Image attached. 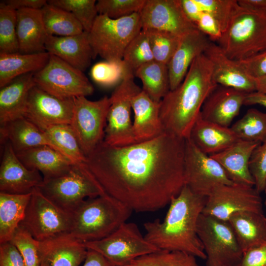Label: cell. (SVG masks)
<instances>
[{
    "label": "cell",
    "mask_w": 266,
    "mask_h": 266,
    "mask_svg": "<svg viewBox=\"0 0 266 266\" xmlns=\"http://www.w3.org/2000/svg\"><path fill=\"white\" fill-rule=\"evenodd\" d=\"M185 148V139L166 132L126 146L103 141L85 164L107 195L133 211L152 212L184 186Z\"/></svg>",
    "instance_id": "obj_1"
},
{
    "label": "cell",
    "mask_w": 266,
    "mask_h": 266,
    "mask_svg": "<svg viewBox=\"0 0 266 266\" xmlns=\"http://www.w3.org/2000/svg\"><path fill=\"white\" fill-rule=\"evenodd\" d=\"M206 200L185 185L170 200L163 221L156 219L144 224L145 238L159 250L183 252L205 260L197 224Z\"/></svg>",
    "instance_id": "obj_2"
},
{
    "label": "cell",
    "mask_w": 266,
    "mask_h": 266,
    "mask_svg": "<svg viewBox=\"0 0 266 266\" xmlns=\"http://www.w3.org/2000/svg\"><path fill=\"white\" fill-rule=\"evenodd\" d=\"M217 86L211 63L204 54L199 56L181 83L160 102V119L165 132L185 139L189 138L204 101Z\"/></svg>",
    "instance_id": "obj_3"
},
{
    "label": "cell",
    "mask_w": 266,
    "mask_h": 266,
    "mask_svg": "<svg viewBox=\"0 0 266 266\" xmlns=\"http://www.w3.org/2000/svg\"><path fill=\"white\" fill-rule=\"evenodd\" d=\"M133 211L107 194L87 199L71 213L69 233L83 243L102 239L126 222Z\"/></svg>",
    "instance_id": "obj_4"
},
{
    "label": "cell",
    "mask_w": 266,
    "mask_h": 266,
    "mask_svg": "<svg viewBox=\"0 0 266 266\" xmlns=\"http://www.w3.org/2000/svg\"><path fill=\"white\" fill-rule=\"evenodd\" d=\"M217 44L228 57L236 61L266 50V10L240 6Z\"/></svg>",
    "instance_id": "obj_5"
},
{
    "label": "cell",
    "mask_w": 266,
    "mask_h": 266,
    "mask_svg": "<svg viewBox=\"0 0 266 266\" xmlns=\"http://www.w3.org/2000/svg\"><path fill=\"white\" fill-rule=\"evenodd\" d=\"M37 188L70 213L85 200L106 194L85 163L74 164L63 174L43 180Z\"/></svg>",
    "instance_id": "obj_6"
},
{
    "label": "cell",
    "mask_w": 266,
    "mask_h": 266,
    "mask_svg": "<svg viewBox=\"0 0 266 266\" xmlns=\"http://www.w3.org/2000/svg\"><path fill=\"white\" fill-rule=\"evenodd\" d=\"M139 13L118 19L99 14L88 33L94 59L120 63L127 47L141 31Z\"/></svg>",
    "instance_id": "obj_7"
},
{
    "label": "cell",
    "mask_w": 266,
    "mask_h": 266,
    "mask_svg": "<svg viewBox=\"0 0 266 266\" xmlns=\"http://www.w3.org/2000/svg\"><path fill=\"white\" fill-rule=\"evenodd\" d=\"M197 232L206 258V266H238L243 255L228 221L201 213Z\"/></svg>",
    "instance_id": "obj_8"
},
{
    "label": "cell",
    "mask_w": 266,
    "mask_h": 266,
    "mask_svg": "<svg viewBox=\"0 0 266 266\" xmlns=\"http://www.w3.org/2000/svg\"><path fill=\"white\" fill-rule=\"evenodd\" d=\"M134 77L126 72L110 97L103 140L108 145L123 146L137 143L131 118L132 100L142 89L135 83Z\"/></svg>",
    "instance_id": "obj_9"
},
{
    "label": "cell",
    "mask_w": 266,
    "mask_h": 266,
    "mask_svg": "<svg viewBox=\"0 0 266 266\" xmlns=\"http://www.w3.org/2000/svg\"><path fill=\"white\" fill-rule=\"evenodd\" d=\"M83 243L116 266H127L138 257L160 250L146 240L136 224L127 222L108 236Z\"/></svg>",
    "instance_id": "obj_10"
},
{
    "label": "cell",
    "mask_w": 266,
    "mask_h": 266,
    "mask_svg": "<svg viewBox=\"0 0 266 266\" xmlns=\"http://www.w3.org/2000/svg\"><path fill=\"white\" fill-rule=\"evenodd\" d=\"M71 213L63 209L37 188L32 192L25 217L19 225L39 241L69 233Z\"/></svg>",
    "instance_id": "obj_11"
},
{
    "label": "cell",
    "mask_w": 266,
    "mask_h": 266,
    "mask_svg": "<svg viewBox=\"0 0 266 266\" xmlns=\"http://www.w3.org/2000/svg\"><path fill=\"white\" fill-rule=\"evenodd\" d=\"M34 80L37 87L61 99L87 97L94 91L83 71L51 54L46 65L34 73Z\"/></svg>",
    "instance_id": "obj_12"
},
{
    "label": "cell",
    "mask_w": 266,
    "mask_h": 266,
    "mask_svg": "<svg viewBox=\"0 0 266 266\" xmlns=\"http://www.w3.org/2000/svg\"><path fill=\"white\" fill-rule=\"evenodd\" d=\"M110 97L97 100L86 97L74 98V108L70 125L86 157L104 140Z\"/></svg>",
    "instance_id": "obj_13"
},
{
    "label": "cell",
    "mask_w": 266,
    "mask_h": 266,
    "mask_svg": "<svg viewBox=\"0 0 266 266\" xmlns=\"http://www.w3.org/2000/svg\"><path fill=\"white\" fill-rule=\"evenodd\" d=\"M184 180L194 193L205 197L219 186L234 183L221 165L189 138L185 139Z\"/></svg>",
    "instance_id": "obj_14"
},
{
    "label": "cell",
    "mask_w": 266,
    "mask_h": 266,
    "mask_svg": "<svg viewBox=\"0 0 266 266\" xmlns=\"http://www.w3.org/2000/svg\"><path fill=\"white\" fill-rule=\"evenodd\" d=\"M245 211L263 212L260 193L254 186L234 183L216 187L207 197L202 213L228 221Z\"/></svg>",
    "instance_id": "obj_15"
},
{
    "label": "cell",
    "mask_w": 266,
    "mask_h": 266,
    "mask_svg": "<svg viewBox=\"0 0 266 266\" xmlns=\"http://www.w3.org/2000/svg\"><path fill=\"white\" fill-rule=\"evenodd\" d=\"M142 29H154L182 36L198 29L185 14L181 0H146L139 12Z\"/></svg>",
    "instance_id": "obj_16"
},
{
    "label": "cell",
    "mask_w": 266,
    "mask_h": 266,
    "mask_svg": "<svg viewBox=\"0 0 266 266\" xmlns=\"http://www.w3.org/2000/svg\"><path fill=\"white\" fill-rule=\"evenodd\" d=\"M73 108L74 98H59L35 85L30 92L24 117L43 131L52 126L70 124Z\"/></svg>",
    "instance_id": "obj_17"
},
{
    "label": "cell",
    "mask_w": 266,
    "mask_h": 266,
    "mask_svg": "<svg viewBox=\"0 0 266 266\" xmlns=\"http://www.w3.org/2000/svg\"><path fill=\"white\" fill-rule=\"evenodd\" d=\"M0 166V192L27 194L38 187L43 177L36 170L26 167L8 141L4 143Z\"/></svg>",
    "instance_id": "obj_18"
},
{
    "label": "cell",
    "mask_w": 266,
    "mask_h": 266,
    "mask_svg": "<svg viewBox=\"0 0 266 266\" xmlns=\"http://www.w3.org/2000/svg\"><path fill=\"white\" fill-rule=\"evenodd\" d=\"M204 54L212 64L213 79L218 85L246 94L256 91L254 78L238 61L228 57L218 44L211 41Z\"/></svg>",
    "instance_id": "obj_19"
},
{
    "label": "cell",
    "mask_w": 266,
    "mask_h": 266,
    "mask_svg": "<svg viewBox=\"0 0 266 266\" xmlns=\"http://www.w3.org/2000/svg\"><path fill=\"white\" fill-rule=\"evenodd\" d=\"M210 42L198 29L181 37L178 46L167 64L170 90L181 83L194 61L204 53Z\"/></svg>",
    "instance_id": "obj_20"
},
{
    "label": "cell",
    "mask_w": 266,
    "mask_h": 266,
    "mask_svg": "<svg viewBox=\"0 0 266 266\" xmlns=\"http://www.w3.org/2000/svg\"><path fill=\"white\" fill-rule=\"evenodd\" d=\"M88 249L69 233L39 242L40 266H79Z\"/></svg>",
    "instance_id": "obj_21"
},
{
    "label": "cell",
    "mask_w": 266,
    "mask_h": 266,
    "mask_svg": "<svg viewBox=\"0 0 266 266\" xmlns=\"http://www.w3.org/2000/svg\"><path fill=\"white\" fill-rule=\"evenodd\" d=\"M247 94L220 85L210 93L201 109L204 120L229 127L244 105Z\"/></svg>",
    "instance_id": "obj_22"
},
{
    "label": "cell",
    "mask_w": 266,
    "mask_h": 266,
    "mask_svg": "<svg viewBox=\"0 0 266 266\" xmlns=\"http://www.w3.org/2000/svg\"><path fill=\"white\" fill-rule=\"evenodd\" d=\"M45 51L75 68L84 72L94 59L89 42L88 33L66 36L48 35L45 45Z\"/></svg>",
    "instance_id": "obj_23"
},
{
    "label": "cell",
    "mask_w": 266,
    "mask_h": 266,
    "mask_svg": "<svg viewBox=\"0 0 266 266\" xmlns=\"http://www.w3.org/2000/svg\"><path fill=\"white\" fill-rule=\"evenodd\" d=\"M260 143L239 139L223 151L209 156L221 165L233 183L254 187L249 161L252 152Z\"/></svg>",
    "instance_id": "obj_24"
},
{
    "label": "cell",
    "mask_w": 266,
    "mask_h": 266,
    "mask_svg": "<svg viewBox=\"0 0 266 266\" xmlns=\"http://www.w3.org/2000/svg\"><path fill=\"white\" fill-rule=\"evenodd\" d=\"M133 129L137 143L154 139L165 132L160 119V102L141 90L132 100Z\"/></svg>",
    "instance_id": "obj_25"
},
{
    "label": "cell",
    "mask_w": 266,
    "mask_h": 266,
    "mask_svg": "<svg viewBox=\"0 0 266 266\" xmlns=\"http://www.w3.org/2000/svg\"><path fill=\"white\" fill-rule=\"evenodd\" d=\"M35 85L34 73H30L0 88V126L24 117L30 92Z\"/></svg>",
    "instance_id": "obj_26"
},
{
    "label": "cell",
    "mask_w": 266,
    "mask_h": 266,
    "mask_svg": "<svg viewBox=\"0 0 266 266\" xmlns=\"http://www.w3.org/2000/svg\"><path fill=\"white\" fill-rule=\"evenodd\" d=\"M15 153L26 167L41 173L43 180L63 174L74 164L62 153L47 145L34 147Z\"/></svg>",
    "instance_id": "obj_27"
},
{
    "label": "cell",
    "mask_w": 266,
    "mask_h": 266,
    "mask_svg": "<svg viewBox=\"0 0 266 266\" xmlns=\"http://www.w3.org/2000/svg\"><path fill=\"white\" fill-rule=\"evenodd\" d=\"M16 31L19 52L35 53L45 52L48 36L40 9L16 10Z\"/></svg>",
    "instance_id": "obj_28"
},
{
    "label": "cell",
    "mask_w": 266,
    "mask_h": 266,
    "mask_svg": "<svg viewBox=\"0 0 266 266\" xmlns=\"http://www.w3.org/2000/svg\"><path fill=\"white\" fill-rule=\"evenodd\" d=\"M189 138L208 155L221 152L240 139L231 128L204 120L200 114L192 129Z\"/></svg>",
    "instance_id": "obj_29"
},
{
    "label": "cell",
    "mask_w": 266,
    "mask_h": 266,
    "mask_svg": "<svg viewBox=\"0 0 266 266\" xmlns=\"http://www.w3.org/2000/svg\"><path fill=\"white\" fill-rule=\"evenodd\" d=\"M0 133L1 143L9 142L15 152L43 145L57 150L45 133L25 117L0 126Z\"/></svg>",
    "instance_id": "obj_30"
},
{
    "label": "cell",
    "mask_w": 266,
    "mask_h": 266,
    "mask_svg": "<svg viewBox=\"0 0 266 266\" xmlns=\"http://www.w3.org/2000/svg\"><path fill=\"white\" fill-rule=\"evenodd\" d=\"M243 253L266 243V217L263 212L245 211L228 220Z\"/></svg>",
    "instance_id": "obj_31"
},
{
    "label": "cell",
    "mask_w": 266,
    "mask_h": 266,
    "mask_svg": "<svg viewBox=\"0 0 266 266\" xmlns=\"http://www.w3.org/2000/svg\"><path fill=\"white\" fill-rule=\"evenodd\" d=\"M50 54L35 53H0V88L15 78L30 73H35L47 63Z\"/></svg>",
    "instance_id": "obj_32"
},
{
    "label": "cell",
    "mask_w": 266,
    "mask_h": 266,
    "mask_svg": "<svg viewBox=\"0 0 266 266\" xmlns=\"http://www.w3.org/2000/svg\"><path fill=\"white\" fill-rule=\"evenodd\" d=\"M31 194L0 192V244L11 240L25 217Z\"/></svg>",
    "instance_id": "obj_33"
},
{
    "label": "cell",
    "mask_w": 266,
    "mask_h": 266,
    "mask_svg": "<svg viewBox=\"0 0 266 266\" xmlns=\"http://www.w3.org/2000/svg\"><path fill=\"white\" fill-rule=\"evenodd\" d=\"M134 76L141 80L142 90L157 102H160L170 90L166 64L153 61L137 69Z\"/></svg>",
    "instance_id": "obj_34"
},
{
    "label": "cell",
    "mask_w": 266,
    "mask_h": 266,
    "mask_svg": "<svg viewBox=\"0 0 266 266\" xmlns=\"http://www.w3.org/2000/svg\"><path fill=\"white\" fill-rule=\"evenodd\" d=\"M40 10L48 35L70 36L84 31L82 26L75 17L62 8L47 2Z\"/></svg>",
    "instance_id": "obj_35"
},
{
    "label": "cell",
    "mask_w": 266,
    "mask_h": 266,
    "mask_svg": "<svg viewBox=\"0 0 266 266\" xmlns=\"http://www.w3.org/2000/svg\"><path fill=\"white\" fill-rule=\"evenodd\" d=\"M43 132L55 148L74 164L85 163L86 157L69 124L52 126Z\"/></svg>",
    "instance_id": "obj_36"
},
{
    "label": "cell",
    "mask_w": 266,
    "mask_h": 266,
    "mask_svg": "<svg viewBox=\"0 0 266 266\" xmlns=\"http://www.w3.org/2000/svg\"><path fill=\"white\" fill-rule=\"evenodd\" d=\"M231 128L240 139L262 143L266 140V112L250 108Z\"/></svg>",
    "instance_id": "obj_37"
},
{
    "label": "cell",
    "mask_w": 266,
    "mask_h": 266,
    "mask_svg": "<svg viewBox=\"0 0 266 266\" xmlns=\"http://www.w3.org/2000/svg\"><path fill=\"white\" fill-rule=\"evenodd\" d=\"M153 61L154 57L146 33L142 29L125 49L123 63L126 72L134 75L137 69Z\"/></svg>",
    "instance_id": "obj_38"
},
{
    "label": "cell",
    "mask_w": 266,
    "mask_h": 266,
    "mask_svg": "<svg viewBox=\"0 0 266 266\" xmlns=\"http://www.w3.org/2000/svg\"><path fill=\"white\" fill-rule=\"evenodd\" d=\"M196 258L183 252L160 250L138 257L127 266H200Z\"/></svg>",
    "instance_id": "obj_39"
},
{
    "label": "cell",
    "mask_w": 266,
    "mask_h": 266,
    "mask_svg": "<svg viewBox=\"0 0 266 266\" xmlns=\"http://www.w3.org/2000/svg\"><path fill=\"white\" fill-rule=\"evenodd\" d=\"M143 30L146 33L154 60L167 65L178 46L181 36L163 31Z\"/></svg>",
    "instance_id": "obj_40"
},
{
    "label": "cell",
    "mask_w": 266,
    "mask_h": 266,
    "mask_svg": "<svg viewBox=\"0 0 266 266\" xmlns=\"http://www.w3.org/2000/svg\"><path fill=\"white\" fill-rule=\"evenodd\" d=\"M47 2L71 13L88 33L99 15L95 0H49Z\"/></svg>",
    "instance_id": "obj_41"
},
{
    "label": "cell",
    "mask_w": 266,
    "mask_h": 266,
    "mask_svg": "<svg viewBox=\"0 0 266 266\" xmlns=\"http://www.w3.org/2000/svg\"><path fill=\"white\" fill-rule=\"evenodd\" d=\"M16 10L0 3V53L19 52Z\"/></svg>",
    "instance_id": "obj_42"
},
{
    "label": "cell",
    "mask_w": 266,
    "mask_h": 266,
    "mask_svg": "<svg viewBox=\"0 0 266 266\" xmlns=\"http://www.w3.org/2000/svg\"><path fill=\"white\" fill-rule=\"evenodd\" d=\"M203 12L211 15L222 32L228 28L240 5L236 0H196ZM223 34V33H222Z\"/></svg>",
    "instance_id": "obj_43"
},
{
    "label": "cell",
    "mask_w": 266,
    "mask_h": 266,
    "mask_svg": "<svg viewBox=\"0 0 266 266\" xmlns=\"http://www.w3.org/2000/svg\"><path fill=\"white\" fill-rule=\"evenodd\" d=\"M22 256L25 266H40L39 242L25 228L19 225L11 240Z\"/></svg>",
    "instance_id": "obj_44"
},
{
    "label": "cell",
    "mask_w": 266,
    "mask_h": 266,
    "mask_svg": "<svg viewBox=\"0 0 266 266\" xmlns=\"http://www.w3.org/2000/svg\"><path fill=\"white\" fill-rule=\"evenodd\" d=\"M126 73L123 62L118 63L105 60L95 64L90 71V75L94 81L104 87L118 85Z\"/></svg>",
    "instance_id": "obj_45"
},
{
    "label": "cell",
    "mask_w": 266,
    "mask_h": 266,
    "mask_svg": "<svg viewBox=\"0 0 266 266\" xmlns=\"http://www.w3.org/2000/svg\"><path fill=\"white\" fill-rule=\"evenodd\" d=\"M146 0H99L96 3L99 14L118 19L139 13Z\"/></svg>",
    "instance_id": "obj_46"
},
{
    "label": "cell",
    "mask_w": 266,
    "mask_h": 266,
    "mask_svg": "<svg viewBox=\"0 0 266 266\" xmlns=\"http://www.w3.org/2000/svg\"><path fill=\"white\" fill-rule=\"evenodd\" d=\"M249 169L255 182L254 187L261 193L266 182V140L254 149L249 161Z\"/></svg>",
    "instance_id": "obj_47"
},
{
    "label": "cell",
    "mask_w": 266,
    "mask_h": 266,
    "mask_svg": "<svg viewBox=\"0 0 266 266\" xmlns=\"http://www.w3.org/2000/svg\"><path fill=\"white\" fill-rule=\"evenodd\" d=\"M238 61L253 78L266 75V50L248 59Z\"/></svg>",
    "instance_id": "obj_48"
},
{
    "label": "cell",
    "mask_w": 266,
    "mask_h": 266,
    "mask_svg": "<svg viewBox=\"0 0 266 266\" xmlns=\"http://www.w3.org/2000/svg\"><path fill=\"white\" fill-rule=\"evenodd\" d=\"M196 26L198 29L213 42L217 43L222 35L218 23L211 15L205 12L202 13Z\"/></svg>",
    "instance_id": "obj_49"
},
{
    "label": "cell",
    "mask_w": 266,
    "mask_h": 266,
    "mask_svg": "<svg viewBox=\"0 0 266 266\" xmlns=\"http://www.w3.org/2000/svg\"><path fill=\"white\" fill-rule=\"evenodd\" d=\"M0 266H25L22 256L10 241L0 244Z\"/></svg>",
    "instance_id": "obj_50"
},
{
    "label": "cell",
    "mask_w": 266,
    "mask_h": 266,
    "mask_svg": "<svg viewBox=\"0 0 266 266\" xmlns=\"http://www.w3.org/2000/svg\"><path fill=\"white\" fill-rule=\"evenodd\" d=\"M238 266H266V243L244 251Z\"/></svg>",
    "instance_id": "obj_51"
},
{
    "label": "cell",
    "mask_w": 266,
    "mask_h": 266,
    "mask_svg": "<svg viewBox=\"0 0 266 266\" xmlns=\"http://www.w3.org/2000/svg\"><path fill=\"white\" fill-rule=\"evenodd\" d=\"M7 7L15 10L21 9H41L47 1L45 0H6L1 1Z\"/></svg>",
    "instance_id": "obj_52"
},
{
    "label": "cell",
    "mask_w": 266,
    "mask_h": 266,
    "mask_svg": "<svg viewBox=\"0 0 266 266\" xmlns=\"http://www.w3.org/2000/svg\"><path fill=\"white\" fill-rule=\"evenodd\" d=\"M183 9L187 17L194 24L198 21L203 12L196 0H181Z\"/></svg>",
    "instance_id": "obj_53"
},
{
    "label": "cell",
    "mask_w": 266,
    "mask_h": 266,
    "mask_svg": "<svg viewBox=\"0 0 266 266\" xmlns=\"http://www.w3.org/2000/svg\"><path fill=\"white\" fill-rule=\"evenodd\" d=\"M82 266H116L102 255L94 250L88 249Z\"/></svg>",
    "instance_id": "obj_54"
},
{
    "label": "cell",
    "mask_w": 266,
    "mask_h": 266,
    "mask_svg": "<svg viewBox=\"0 0 266 266\" xmlns=\"http://www.w3.org/2000/svg\"><path fill=\"white\" fill-rule=\"evenodd\" d=\"M260 105L266 108V94L255 91L247 94L244 105Z\"/></svg>",
    "instance_id": "obj_55"
},
{
    "label": "cell",
    "mask_w": 266,
    "mask_h": 266,
    "mask_svg": "<svg viewBox=\"0 0 266 266\" xmlns=\"http://www.w3.org/2000/svg\"><path fill=\"white\" fill-rule=\"evenodd\" d=\"M239 5L246 9L266 10V0H239Z\"/></svg>",
    "instance_id": "obj_56"
},
{
    "label": "cell",
    "mask_w": 266,
    "mask_h": 266,
    "mask_svg": "<svg viewBox=\"0 0 266 266\" xmlns=\"http://www.w3.org/2000/svg\"><path fill=\"white\" fill-rule=\"evenodd\" d=\"M254 79L256 91L266 94V75Z\"/></svg>",
    "instance_id": "obj_57"
},
{
    "label": "cell",
    "mask_w": 266,
    "mask_h": 266,
    "mask_svg": "<svg viewBox=\"0 0 266 266\" xmlns=\"http://www.w3.org/2000/svg\"><path fill=\"white\" fill-rule=\"evenodd\" d=\"M264 192H265V193L266 194V184H265V187Z\"/></svg>",
    "instance_id": "obj_58"
},
{
    "label": "cell",
    "mask_w": 266,
    "mask_h": 266,
    "mask_svg": "<svg viewBox=\"0 0 266 266\" xmlns=\"http://www.w3.org/2000/svg\"><path fill=\"white\" fill-rule=\"evenodd\" d=\"M265 206H266V200H265Z\"/></svg>",
    "instance_id": "obj_59"
}]
</instances>
